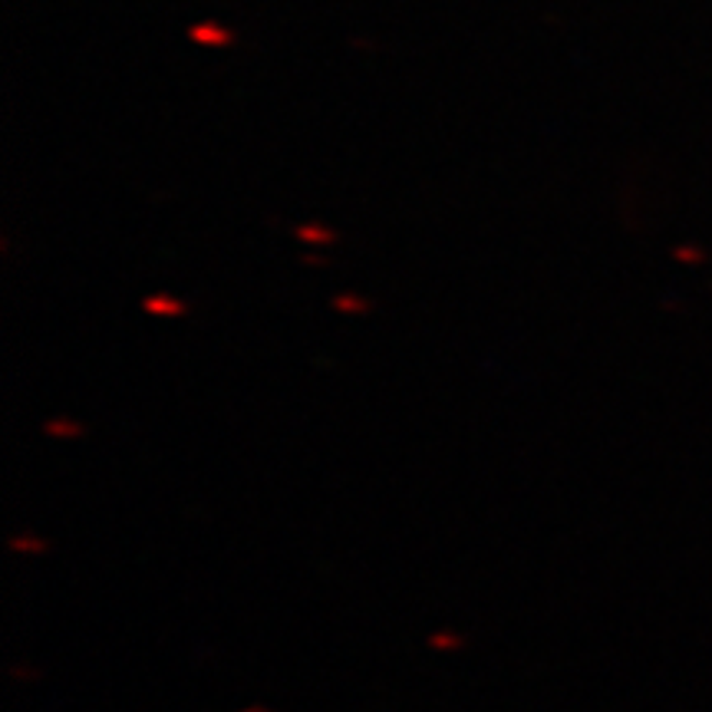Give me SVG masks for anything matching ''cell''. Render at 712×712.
<instances>
[]
</instances>
